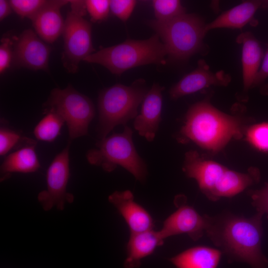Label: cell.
<instances>
[{"label": "cell", "mask_w": 268, "mask_h": 268, "mask_svg": "<svg viewBox=\"0 0 268 268\" xmlns=\"http://www.w3.org/2000/svg\"><path fill=\"white\" fill-rule=\"evenodd\" d=\"M243 129L241 118L223 113L203 101L190 107L177 139L182 143L192 141L201 148L217 152L232 138L242 137Z\"/></svg>", "instance_id": "1"}, {"label": "cell", "mask_w": 268, "mask_h": 268, "mask_svg": "<svg viewBox=\"0 0 268 268\" xmlns=\"http://www.w3.org/2000/svg\"><path fill=\"white\" fill-rule=\"evenodd\" d=\"M263 214L258 212L251 218L228 215L218 221L212 218L206 233L231 258L252 268H266L267 262L261 249Z\"/></svg>", "instance_id": "2"}, {"label": "cell", "mask_w": 268, "mask_h": 268, "mask_svg": "<svg viewBox=\"0 0 268 268\" xmlns=\"http://www.w3.org/2000/svg\"><path fill=\"white\" fill-rule=\"evenodd\" d=\"M183 170L188 177L196 180L202 193L212 201L234 196L260 178L257 169L253 168L247 173L238 172L215 161L203 159L194 150L185 153Z\"/></svg>", "instance_id": "3"}, {"label": "cell", "mask_w": 268, "mask_h": 268, "mask_svg": "<svg viewBox=\"0 0 268 268\" xmlns=\"http://www.w3.org/2000/svg\"><path fill=\"white\" fill-rule=\"evenodd\" d=\"M167 56L164 44L155 34L145 40L128 39L119 44L102 48L83 61L99 64L112 73L120 75L136 67L165 64Z\"/></svg>", "instance_id": "4"}, {"label": "cell", "mask_w": 268, "mask_h": 268, "mask_svg": "<svg viewBox=\"0 0 268 268\" xmlns=\"http://www.w3.org/2000/svg\"><path fill=\"white\" fill-rule=\"evenodd\" d=\"M148 91L145 80L141 78L129 86L116 84L102 90L98 99L100 139L106 137L116 126H125L129 121L134 119Z\"/></svg>", "instance_id": "5"}, {"label": "cell", "mask_w": 268, "mask_h": 268, "mask_svg": "<svg viewBox=\"0 0 268 268\" xmlns=\"http://www.w3.org/2000/svg\"><path fill=\"white\" fill-rule=\"evenodd\" d=\"M133 132L126 125L121 133H113L100 139L95 147L86 153L87 161L111 172L118 166L122 167L135 178L142 182L147 175V165L137 153L133 140Z\"/></svg>", "instance_id": "6"}, {"label": "cell", "mask_w": 268, "mask_h": 268, "mask_svg": "<svg viewBox=\"0 0 268 268\" xmlns=\"http://www.w3.org/2000/svg\"><path fill=\"white\" fill-rule=\"evenodd\" d=\"M148 24L160 38L172 60H185L198 52L206 33L203 22L193 14L185 13L166 22L149 20Z\"/></svg>", "instance_id": "7"}, {"label": "cell", "mask_w": 268, "mask_h": 268, "mask_svg": "<svg viewBox=\"0 0 268 268\" xmlns=\"http://www.w3.org/2000/svg\"><path fill=\"white\" fill-rule=\"evenodd\" d=\"M44 113L54 112L59 115L67 127L69 142L86 135L94 118L95 110L92 101L68 84L66 88H55L43 104Z\"/></svg>", "instance_id": "8"}, {"label": "cell", "mask_w": 268, "mask_h": 268, "mask_svg": "<svg viewBox=\"0 0 268 268\" xmlns=\"http://www.w3.org/2000/svg\"><path fill=\"white\" fill-rule=\"evenodd\" d=\"M63 35L64 50L62 62L67 72L76 73L79 64L95 51L92 42V25L84 18L86 13L85 0H70Z\"/></svg>", "instance_id": "9"}, {"label": "cell", "mask_w": 268, "mask_h": 268, "mask_svg": "<svg viewBox=\"0 0 268 268\" xmlns=\"http://www.w3.org/2000/svg\"><path fill=\"white\" fill-rule=\"evenodd\" d=\"M70 143L68 141L67 146L57 154L47 169V189L38 195V200L46 211L53 207L62 210L66 203L73 201V196L67 191L70 176Z\"/></svg>", "instance_id": "10"}, {"label": "cell", "mask_w": 268, "mask_h": 268, "mask_svg": "<svg viewBox=\"0 0 268 268\" xmlns=\"http://www.w3.org/2000/svg\"><path fill=\"white\" fill-rule=\"evenodd\" d=\"M51 48L31 29L17 37L13 50V65L32 70L48 71Z\"/></svg>", "instance_id": "11"}, {"label": "cell", "mask_w": 268, "mask_h": 268, "mask_svg": "<svg viewBox=\"0 0 268 268\" xmlns=\"http://www.w3.org/2000/svg\"><path fill=\"white\" fill-rule=\"evenodd\" d=\"M211 218L202 216L193 207L182 204L164 222L160 232L165 239L172 236L186 234L196 241L206 232Z\"/></svg>", "instance_id": "12"}, {"label": "cell", "mask_w": 268, "mask_h": 268, "mask_svg": "<svg viewBox=\"0 0 268 268\" xmlns=\"http://www.w3.org/2000/svg\"><path fill=\"white\" fill-rule=\"evenodd\" d=\"M164 87L154 83L141 103L140 112L133 123L138 134L148 141L154 140L161 121L162 93Z\"/></svg>", "instance_id": "13"}, {"label": "cell", "mask_w": 268, "mask_h": 268, "mask_svg": "<svg viewBox=\"0 0 268 268\" xmlns=\"http://www.w3.org/2000/svg\"><path fill=\"white\" fill-rule=\"evenodd\" d=\"M230 80L228 75L222 71L213 73L205 62L201 60L196 69L185 75L172 87L169 91L170 97L172 99H177L212 85L226 86Z\"/></svg>", "instance_id": "14"}, {"label": "cell", "mask_w": 268, "mask_h": 268, "mask_svg": "<svg viewBox=\"0 0 268 268\" xmlns=\"http://www.w3.org/2000/svg\"><path fill=\"white\" fill-rule=\"evenodd\" d=\"M127 222L131 233L152 230L154 221L150 214L134 200L131 191H116L108 197Z\"/></svg>", "instance_id": "15"}, {"label": "cell", "mask_w": 268, "mask_h": 268, "mask_svg": "<svg viewBox=\"0 0 268 268\" xmlns=\"http://www.w3.org/2000/svg\"><path fill=\"white\" fill-rule=\"evenodd\" d=\"M70 0H49L31 19L35 32L45 42L54 43L63 34L65 21L61 9Z\"/></svg>", "instance_id": "16"}, {"label": "cell", "mask_w": 268, "mask_h": 268, "mask_svg": "<svg viewBox=\"0 0 268 268\" xmlns=\"http://www.w3.org/2000/svg\"><path fill=\"white\" fill-rule=\"evenodd\" d=\"M37 142L31 138L18 149L8 154L0 167V180L10 177L13 173L35 172L40 167V163L35 151Z\"/></svg>", "instance_id": "17"}, {"label": "cell", "mask_w": 268, "mask_h": 268, "mask_svg": "<svg viewBox=\"0 0 268 268\" xmlns=\"http://www.w3.org/2000/svg\"><path fill=\"white\" fill-rule=\"evenodd\" d=\"M164 239L160 231L152 230L131 233L127 245V257L124 262L125 268H137L144 258L152 254L161 246Z\"/></svg>", "instance_id": "18"}, {"label": "cell", "mask_w": 268, "mask_h": 268, "mask_svg": "<svg viewBox=\"0 0 268 268\" xmlns=\"http://www.w3.org/2000/svg\"><path fill=\"white\" fill-rule=\"evenodd\" d=\"M237 41L243 44V79L244 90H248L253 87L264 57L263 50L258 41L249 32L241 34Z\"/></svg>", "instance_id": "19"}, {"label": "cell", "mask_w": 268, "mask_h": 268, "mask_svg": "<svg viewBox=\"0 0 268 268\" xmlns=\"http://www.w3.org/2000/svg\"><path fill=\"white\" fill-rule=\"evenodd\" d=\"M221 256L217 249L197 246L171 258L170 261L177 268H217Z\"/></svg>", "instance_id": "20"}, {"label": "cell", "mask_w": 268, "mask_h": 268, "mask_svg": "<svg viewBox=\"0 0 268 268\" xmlns=\"http://www.w3.org/2000/svg\"><path fill=\"white\" fill-rule=\"evenodd\" d=\"M262 3L259 0L245 1L224 12L205 25V31L219 28H242L249 23Z\"/></svg>", "instance_id": "21"}, {"label": "cell", "mask_w": 268, "mask_h": 268, "mask_svg": "<svg viewBox=\"0 0 268 268\" xmlns=\"http://www.w3.org/2000/svg\"><path fill=\"white\" fill-rule=\"evenodd\" d=\"M34 128L33 133L35 137L46 142H53L60 134L65 121L58 114L48 112Z\"/></svg>", "instance_id": "22"}, {"label": "cell", "mask_w": 268, "mask_h": 268, "mask_svg": "<svg viewBox=\"0 0 268 268\" xmlns=\"http://www.w3.org/2000/svg\"><path fill=\"white\" fill-rule=\"evenodd\" d=\"M152 3L156 20L159 21H168L185 13L178 0H154Z\"/></svg>", "instance_id": "23"}, {"label": "cell", "mask_w": 268, "mask_h": 268, "mask_svg": "<svg viewBox=\"0 0 268 268\" xmlns=\"http://www.w3.org/2000/svg\"><path fill=\"white\" fill-rule=\"evenodd\" d=\"M12 10L21 18L30 20L48 2L45 0H10Z\"/></svg>", "instance_id": "24"}, {"label": "cell", "mask_w": 268, "mask_h": 268, "mask_svg": "<svg viewBox=\"0 0 268 268\" xmlns=\"http://www.w3.org/2000/svg\"><path fill=\"white\" fill-rule=\"evenodd\" d=\"M246 138L257 149L268 151V123L254 125L246 130Z\"/></svg>", "instance_id": "25"}, {"label": "cell", "mask_w": 268, "mask_h": 268, "mask_svg": "<svg viewBox=\"0 0 268 268\" xmlns=\"http://www.w3.org/2000/svg\"><path fill=\"white\" fill-rule=\"evenodd\" d=\"M29 138L22 137L20 133L6 127H1L0 129V155L7 154L11 149L17 145H22Z\"/></svg>", "instance_id": "26"}, {"label": "cell", "mask_w": 268, "mask_h": 268, "mask_svg": "<svg viewBox=\"0 0 268 268\" xmlns=\"http://www.w3.org/2000/svg\"><path fill=\"white\" fill-rule=\"evenodd\" d=\"M87 11L93 22L105 20L110 10V2L108 0H86Z\"/></svg>", "instance_id": "27"}, {"label": "cell", "mask_w": 268, "mask_h": 268, "mask_svg": "<svg viewBox=\"0 0 268 268\" xmlns=\"http://www.w3.org/2000/svg\"><path fill=\"white\" fill-rule=\"evenodd\" d=\"M136 4L134 0H111L110 2L112 13L123 21H126L132 14Z\"/></svg>", "instance_id": "28"}, {"label": "cell", "mask_w": 268, "mask_h": 268, "mask_svg": "<svg viewBox=\"0 0 268 268\" xmlns=\"http://www.w3.org/2000/svg\"><path fill=\"white\" fill-rule=\"evenodd\" d=\"M12 41L8 38L0 40V73L3 74L12 62Z\"/></svg>", "instance_id": "29"}, {"label": "cell", "mask_w": 268, "mask_h": 268, "mask_svg": "<svg viewBox=\"0 0 268 268\" xmlns=\"http://www.w3.org/2000/svg\"><path fill=\"white\" fill-rule=\"evenodd\" d=\"M249 194L258 211L268 215V183L262 189L250 191Z\"/></svg>", "instance_id": "30"}, {"label": "cell", "mask_w": 268, "mask_h": 268, "mask_svg": "<svg viewBox=\"0 0 268 268\" xmlns=\"http://www.w3.org/2000/svg\"><path fill=\"white\" fill-rule=\"evenodd\" d=\"M268 77V49L266 54L263 57V61L255 78L253 87L256 86L263 81Z\"/></svg>", "instance_id": "31"}, {"label": "cell", "mask_w": 268, "mask_h": 268, "mask_svg": "<svg viewBox=\"0 0 268 268\" xmlns=\"http://www.w3.org/2000/svg\"><path fill=\"white\" fill-rule=\"evenodd\" d=\"M12 8L9 0H0V20L2 21L12 12Z\"/></svg>", "instance_id": "32"}]
</instances>
